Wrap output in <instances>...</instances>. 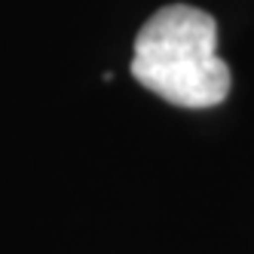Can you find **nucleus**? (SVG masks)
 Wrapping results in <instances>:
<instances>
[{"mask_svg":"<svg viewBox=\"0 0 254 254\" xmlns=\"http://www.w3.org/2000/svg\"><path fill=\"white\" fill-rule=\"evenodd\" d=\"M217 25L190 3L156 9L135 37V80L178 107H214L230 92V67L217 59Z\"/></svg>","mask_w":254,"mask_h":254,"instance_id":"f257e3e1","label":"nucleus"}]
</instances>
